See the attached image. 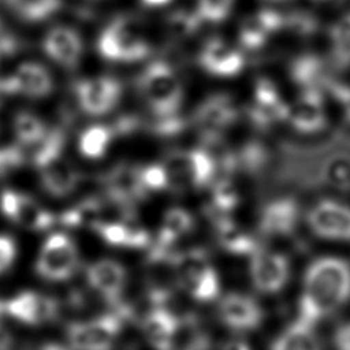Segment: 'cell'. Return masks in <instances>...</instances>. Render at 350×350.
<instances>
[{
    "label": "cell",
    "instance_id": "obj_4",
    "mask_svg": "<svg viewBox=\"0 0 350 350\" xmlns=\"http://www.w3.org/2000/svg\"><path fill=\"white\" fill-rule=\"evenodd\" d=\"M168 261L174 268L178 284L191 298L200 302H211L217 298L220 279L202 249L172 253Z\"/></svg>",
    "mask_w": 350,
    "mask_h": 350
},
{
    "label": "cell",
    "instance_id": "obj_34",
    "mask_svg": "<svg viewBox=\"0 0 350 350\" xmlns=\"http://www.w3.org/2000/svg\"><path fill=\"white\" fill-rule=\"evenodd\" d=\"M5 5L19 18L29 22H38L55 14L62 0H3Z\"/></svg>",
    "mask_w": 350,
    "mask_h": 350
},
{
    "label": "cell",
    "instance_id": "obj_22",
    "mask_svg": "<svg viewBox=\"0 0 350 350\" xmlns=\"http://www.w3.org/2000/svg\"><path fill=\"white\" fill-rule=\"evenodd\" d=\"M287 120L302 134L321 133L328 124L324 111V92L320 89H304L297 103L290 107Z\"/></svg>",
    "mask_w": 350,
    "mask_h": 350
},
{
    "label": "cell",
    "instance_id": "obj_40",
    "mask_svg": "<svg viewBox=\"0 0 350 350\" xmlns=\"http://www.w3.org/2000/svg\"><path fill=\"white\" fill-rule=\"evenodd\" d=\"M25 161V156L18 146L0 148V180L19 168Z\"/></svg>",
    "mask_w": 350,
    "mask_h": 350
},
{
    "label": "cell",
    "instance_id": "obj_1",
    "mask_svg": "<svg viewBox=\"0 0 350 350\" xmlns=\"http://www.w3.org/2000/svg\"><path fill=\"white\" fill-rule=\"evenodd\" d=\"M278 180L299 190L350 191V133L286 145Z\"/></svg>",
    "mask_w": 350,
    "mask_h": 350
},
{
    "label": "cell",
    "instance_id": "obj_8",
    "mask_svg": "<svg viewBox=\"0 0 350 350\" xmlns=\"http://www.w3.org/2000/svg\"><path fill=\"white\" fill-rule=\"evenodd\" d=\"M79 267L75 242L64 232L49 234L37 254L34 271L48 282H64L74 276Z\"/></svg>",
    "mask_w": 350,
    "mask_h": 350
},
{
    "label": "cell",
    "instance_id": "obj_5",
    "mask_svg": "<svg viewBox=\"0 0 350 350\" xmlns=\"http://www.w3.org/2000/svg\"><path fill=\"white\" fill-rule=\"evenodd\" d=\"M97 51L105 60L134 63L150 53V45L141 34L134 19L118 16L100 33Z\"/></svg>",
    "mask_w": 350,
    "mask_h": 350
},
{
    "label": "cell",
    "instance_id": "obj_49",
    "mask_svg": "<svg viewBox=\"0 0 350 350\" xmlns=\"http://www.w3.org/2000/svg\"><path fill=\"white\" fill-rule=\"evenodd\" d=\"M41 350H71L70 347H64L62 345H57V343H46L41 347Z\"/></svg>",
    "mask_w": 350,
    "mask_h": 350
},
{
    "label": "cell",
    "instance_id": "obj_7",
    "mask_svg": "<svg viewBox=\"0 0 350 350\" xmlns=\"http://www.w3.org/2000/svg\"><path fill=\"white\" fill-rule=\"evenodd\" d=\"M163 165L170 179V189L175 190L206 186L213 179L216 168L212 154L204 148L171 152Z\"/></svg>",
    "mask_w": 350,
    "mask_h": 350
},
{
    "label": "cell",
    "instance_id": "obj_21",
    "mask_svg": "<svg viewBox=\"0 0 350 350\" xmlns=\"http://www.w3.org/2000/svg\"><path fill=\"white\" fill-rule=\"evenodd\" d=\"M198 63L211 75L235 77L243 70L245 57L221 38L211 37L200 51Z\"/></svg>",
    "mask_w": 350,
    "mask_h": 350
},
{
    "label": "cell",
    "instance_id": "obj_14",
    "mask_svg": "<svg viewBox=\"0 0 350 350\" xmlns=\"http://www.w3.org/2000/svg\"><path fill=\"white\" fill-rule=\"evenodd\" d=\"M194 228L193 215L179 206H172L167 209L163 215L157 237L152 246H149V258L152 261L170 260L172 256V246L186 237Z\"/></svg>",
    "mask_w": 350,
    "mask_h": 350
},
{
    "label": "cell",
    "instance_id": "obj_25",
    "mask_svg": "<svg viewBox=\"0 0 350 350\" xmlns=\"http://www.w3.org/2000/svg\"><path fill=\"white\" fill-rule=\"evenodd\" d=\"M180 319L163 305H156L142 320V331L156 350H174Z\"/></svg>",
    "mask_w": 350,
    "mask_h": 350
},
{
    "label": "cell",
    "instance_id": "obj_47",
    "mask_svg": "<svg viewBox=\"0 0 350 350\" xmlns=\"http://www.w3.org/2000/svg\"><path fill=\"white\" fill-rule=\"evenodd\" d=\"M221 350H250V347L242 339H231L223 346Z\"/></svg>",
    "mask_w": 350,
    "mask_h": 350
},
{
    "label": "cell",
    "instance_id": "obj_50",
    "mask_svg": "<svg viewBox=\"0 0 350 350\" xmlns=\"http://www.w3.org/2000/svg\"><path fill=\"white\" fill-rule=\"evenodd\" d=\"M320 1H327V0H320Z\"/></svg>",
    "mask_w": 350,
    "mask_h": 350
},
{
    "label": "cell",
    "instance_id": "obj_41",
    "mask_svg": "<svg viewBox=\"0 0 350 350\" xmlns=\"http://www.w3.org/2000/svg\"><path fill=\"white\" fill-rule=\"evenodd\" d=\"M284 27H288L290 30L306 36L312 34L317 29V21L313 15L305 14V12H293L288 15H284Z\"/></svg>",
    "mask_w": 350,
    "mask_h": 350
},
{
    "label": "cell",
    "instance_id": "obj_36",
    "mask_svg": "<svg viewBox=\"0 0 350 350\" xmlns=\"http://www.w3.org/2000/svg\"><path fill=\"white\" fill-rule=\"evenodd\" d=\"M239 205V193L232 180L227 178L219 179L213 185L211 209L220 213H230Z\"/></svg>",
    "mask_w": 350,
    "mask_h": 350
},
{
    "label": "cell",
    "instance_id": "obj_23",
    "mask_svg": "<svg viewBox=\"0 0 350 350\" xmlns=\"http://www.w3.org/2000/svg\"><path fill=\"white\" fill-rule=\"evenodd\" d=\"M36 167L38 170L41 187L46 194L55 198L67 197L81 182V174L63 157V153L53 156Z\"/></svg>",
    "mask_w": 350,
    "mask_h": 350
},
{
    "label": "cell",
    "instance_id": "obj_24",
    "mask_svg": "<svg viewBox=\"0 0 350 350\" xmlns=\"http://www.w3.org/2000/svg\"><path fill=\"white\" fill-rule=\"evenodd\" d=\"M219 316L230 328L247 331L254 329L261 324L264 312L253 298L238 293H230L219 302Z\"/></svg>",
    "mask_w": 350,
    "mask_h": 350
},
{
    "label": "cell",
    "instance_id": "obj_12",
    "mask_svg": "<svg viewBox=\"0 0 350 350\" xmlns=\"http://www.w3.org/2000/svg\"><path fill=\"white\" fill-rule=\"evenodd\" d=\"M310 231L323 239L350 241V206L324 198L316 202L306 213Z\"/></svg>",
    "mask_w": 350,
    "mask_h": 350
},
{
    "label": "cell",
    "instance_id": "obj_33",
    "mask_svg": "<svg viewBox=\"0 0 350 350\" xmlns=\"http://www.w3.org/2000/svg\"><path fill=\"white\" fill-rule=\"evenodd\" d=\"M14 134L21 145H38L46 135L45 123L29 111H21L15 115L12 122Z\"/></svg>",
    "mask_w": 350,
    "mask_h": 350
},
{
    "label": "cell",
    "instance_id": "obj_2",
    "mask_svg": "<svg viewBox=\"0 0 350 350\" xmlns=\"http://www.w3.org/2000/svg\"><path fill=\"white\" fill-rule=\"evenodd\" d=\"M350 299V262L325 256L309 264L304 275L298 319L316 324Z\"/></svg>",
    "mask_w": 350,
    "mask_h": 350
},
{
    "label": "cell",
    "instance_id": "obj_11",
    "mask_svg": "<svg viewBox=\"0 0 350 350\" xmlns=\"http://www.w3.org/2000/svg\"><path fill=\"white\" fill-rule=\"evenodd\" d=\"M249 273L254 288L262 294L279 293L290 276V261L279 252L257 247L250 254Z\"/></svg>",
    "mask_w": 350,
    "mask_h": 350
},
{
    "label": "cell",
    "instance_id": "obj_15",
    "mask_svg": "<svg viewBox=\"0 0 350 350\" xmlns=\"http://www.w3.org/2000/svg\"><path fill=\"white\" fill-rule=\"evenodd\" d=\"M104 191L109 201L118 204L124 211L130 209L135 202L146 198L148 191L144 189L138 167L129 164H118L111 168L103 178Z\"/></svg>",
    "mask_w": 350,
    "mask_h": 350
},
{
    "label": "cell",
    "instance_id": "obj_3",
    "mask_svg": "<svg viewBox=\"0 0 350 350\" xmlns=\"http://www.w3.org/2000/svg\"><path fill=\"white\" fill-rule=\"evenodd\" d=\"M137 89L159 119L178 116L183 103V86L172 67L161 60L149 63L137 77Z\"/></svg>",
    "mask_w": 350,
    "mask_h": 350
},
{
    "label": "cell",
    "instance_id": "obj_26",
    "mask_svg": "<svg viewBox=\"0 0 350 350\" xmlns=\"http://www.w3.org/2000/svg\"><path fill=\"white\" fill-rule=\"evenodd\" d=\"M284 27V15L275 10H260L247 16L239 26L238 37L241 45L247 51L260 49L269 36Z\"/></svg>",
    "mask_w": 350,
    "mask_h": 350
},
{
    "label": "cell",
    "instance_id": "obj_38",
    "mask_svg": "<svg viewBox=\"0 0 350 350\" xmlns=\"http://www.w3.org/2000/svg\"><path fill=\"white\" fill-rule=\"evenodd\" d=\"M138 174H139V180L148 193L163 191L170 189V179L163 163L138 167Z\"/></svg>",
    "mask_w": 350,
    "mask_h": 350
},
{
    "label": "cell",
    "instance_id": "obj_32",
    "mask_svg": "<svg viewBox=\"0 0 350 350\" xmlns=\"http://www.w3.org/2000/svg\"><path fill=\"white\" fill-rule=\"evenodd\" d=\"M101 209H103V204L98 198H86L78 202L75 206L62 212L57 220L60 221V224L67 227L88 226L92 230L101 220L100 219Z\"/></svg>",
    "mask_w": 350,
    "mask_h": 350
},
{
    "label": "cell",
    "instance_id": "obj_43",
    "mask_svg": "<svg viewBox=\"0 0 350 350\" xmlns=\"http://www.w3.org/2000/svg\"><path fill=\"white\" fill-rule=\"evenodd\" d=\"M16 254L18 246L15 239L8 234H0V275L14 265Z\"/></svg>",
    "mask_w": 350,
    "mask_h": 350
},
{
    "label": "cell",
    "instance_id": "obj_19",
    "mask_svg": "<svg viewBox=\"0 0 350 350\" xmlns=\"http://www.w3.org/2000/svg\"><path fill=\"white\" fill-rule=\"evenodd\" d=\"M53 78L48 68L37 62L21 63L5 77L7 94H23L30 98H44L53 90Z\"/></svg>",
    "mask_w": 350,
    "mask_h": 350
},
{
    "label": "cell",
    "instance_id": "obj_28",
    "mask_svg": "<svg viewBox=\"0 0 350 350\" xmlns=\"http://www.w3.org/2000/svg\"><path fill=\"white\" fill-rule=\"evenodd\" d=\"M208 213L215 227L216 239L224 250L237 256H250L258 247L256 238L243 231L227 213L213 209H209Z\"/></svg>",
    "mask_w": 350,
    "mask_h": 350
},
{
    "label": "cell",
    "instance_id": "obj_37",
    "mask_svg": "<svg viewBox=\"0 0 350 350\" xmlns=\"http://www.w3.org/2000/svg\"><path fill=\"white\" fill-rule=\"evenodd\" d=\"M202 21L196 12L178 10L167 16V29L175 37H187L193 34Z\"/></svg>",
    "mask_w": 350,
    "mask_h": 350
},
{
    "label": "cell",
    "instance_id": "obj_30",
    "mask_svg": "<svg viewBox=\"0 0 350 350\" xmlns=\"http://www.w3.org/2000/svg\"><path fill=\"white\" fill-rule=\"evenodd\" d=\"M271 350H323L313 324L297 319L273 342Z\"/></svg>",
    "mask_w": 350,
    "mask_h": 350
},
{
    "label": "cell",
    "instance_id": "obj_16",
    "mask_svg": "<svg viewBox=\"0 0 350 350\" xmlns=\"http://www.w3.org/2000/svg\"><path fill=\"white\" fill-rule=\"evenodd\" d=\"M88 284L103 299L113 308L122 305V293L126 286L127 273L124 267L112 258H100L86 267L85 271Z\"/></svg>",
    "mask_w": 350,
    "mask_h": 350
},
{
    "label": "cell",
    "instance_id": "obj_10",
    "mask_svg": "<svg viewBox=\"0 0 350 350\" xmlns=\"http://www.w3.org/2000/svg\"><path fill=\"white\" fill-rule=\"evenodd\" d=\"M79 108L90 116H101L111 112L120 101L122 83L108 75L83 78L74 86Z\"/></svg>",
    "mask_w": 350,
    "mask_h": 350
},
{
    "label": "cell",
    "instance_id": "obj_27",
    "mask_svg": "<svg viewBox=\"0 0 350 350\" xmlns=\"http://www.w3.org/2000/svg\"><path fill=\"white\" fill-rule=\"evenodd\" d=\"M105 243L116 247L144 249L149 247V232L139 224L130 221L129 219L115 221H98L92 228Z\"/></svg>",
    "mask_w": 350,
    "mask_h": 350
},
{
    "label": "cell",
    "instance_id": "obj_29",
    "mask_svg": "<svg viewBox=\"0 0 350 350\" xmlns=\"http://www.w3.org/2000/svg\"><path fill=\"white\" fill-rule=\"evenodd\" d=\"M290 78L302 90L320 89L323 92L332 79L324 59L314 53H302L293 59L290 64Z\"/></svg>",
    "mask_w": 350,
    "mask_h": 350
},
{
    "label": "cell",
    "instance_id": "obj_9",
    "mask_svg": "<svg viewBox=\"0 0 350 350\" xmlns=\"http://www.w3.org/2000/svg\"><path fill=\"white\" fill-rule=\"evenodd\" d=\"M0 211L14 224L34 232L49 230L57 221V217L31 196L14 189L0 191Z\"/></svg>",
    "mask_w": 350,
    "mask_h": 350
},
{
    "label": "cell",
    "instance_id": "obj_18",
    "mask_svg": "<svg viewBox=\"0 0 350 350\" xmlns=\"http://www.w3.org/2000/svg\"><path fill=\"white\" fill-rule=\"evenodd\" d=\"M4 313L23 324L40 325L55 319L57 302L51 297L25 290L4 301Z\"/></svg>",
    "mask_w": 350,
    "mask_h": 350
},
{
    "label": "cell",
    "instance_id": "obj_31",
    "mask_svg": "<svg viewBox=\"0 0 350 350\" xmlns=\"http://www.w3.org/2000/svg\"><path fill=\"white\" fill-rule=\"evenodd\" d=\"M115 135L116 131L113 126L92 124L78 137V150L86 159H101L107 153Z\"/></svg>",
    "mask_w": 350,
    "mask_h": 350
},
{
    "label": "cell",
    "instance_id": "obj_20",
    "mask_svg": "<svg viewBox=\"0 0 350 350\" xmlns=\"http://www.w3.org/2000/svg\"><path fill=\"white\" fill-rule=\"evenodd\" d=\"M299 204L293 197L272 200L261 209L258 216V232L268 238L290 235L299 221Z\"/></svg>",
    "mask_w": 350,
    "mask_h": 350
},
{
    "label": "cell",
    "instance_id": "obj_48",
    "mask_svg": "<svg viewBox=\"0 0 350 350\" xmlns=\"http://www.w3.org/2000/svg\"><path fill=\"white\" fill-rule=\"evenodd\" d=\"M141 1L146 7H161L168 4L171 0H141Z\"/></svg>",
    "mask_w": 350,
    "mask_h": 350
},
{
    "label": "cell",
    "instance_id": "obj_46",
    "mask_svg": "<svg viewBox=\"0 0 350 350\" xmlns=\"http://www.w3.org/2000/svg\"><path fill=\"white\" fill-rule=\"evenodd\" d=\"M14 338L11 332L0 323V350H12Z\"/></svg>",
    "mask_w": 350,
    "mask_h": 350
},
{
    "label": "cell",
    "instance_id": "obj_42",
    "mask_svg": "<svg viewBox=\"0 0 350 350\" xmlns=\"http://www.w3.org/2000/svg\"><path fill=\"white\" fill-rule=\"evenodd\" d=\"M282 100L276 85L268 78H260L254 85L253 103L254 104H272Z\"/></svg>",
    "mask_w": 350,
    "mask_h": 350
},
{
    "label": "cell",
    "instance_id": "obj_35",
    "mask_svg": "<svg viewBox=\"0 0 350 350\" xmlns=\"http://www.w3.org/2000/svg\"><path fill=\"white\" fill-rule=\"evenodd\" d=\"M290 115V105L283 100L272 104H254L247 108V116L257 127H269L282 120H287Z\"/></svg>",
    "mask_w": 350,
    "mask_h": 350
},
{
    "label": "cell",
    "instance_id": "obj_44",
    "mask_svg": "<svg viewBox=\"0 0 350 350\" xmlns=\"http://www.w3.org/2000/svg\"><path fill=\"white\" fill-rule=\"evenodd\" d=\"M325 90L339 103L347 120L350 122V85H345L342 82L331 79Z\"/></svg>",
    "mask_w": 350,
    "mask_h": 350
},
{
    "label": "cell",
    "instance_id": "obj_45",
    "mask_svg": "<svg viewBox=\"0 0 350 350\" xmlns=\"http://www.w3.org/2000/svg\"><path fill=\"white\" fill-rule=\"evenodd\" d=\"M334 346L336 350H350V321L340 324L335 329Z\"/></svg>",
    "mask_w": 350,
    "mask_h": 350
},
{
    "label": "cell",
    "instance_id": "obj_6",
    "mask_svg": "<svg viewBox=\"0 0 350 350\" xmlns=\"http://www.w3.org/2000/svg\"><path fill=\"white\" fill-rule=\"evenodd\" d=\"M124 313H127V309L119 305L111 313L68 324V347L71 350H112L122 332Z\"/></svg>",
    "mask_w": 350,
    "mask_h": 350
},
{
    "label": "cell",
    "instance_id": "obj_17",
    "mask_svg": "<svg viewBox=\"0 0 350 350\" xmlns=\"http://www.w3.org/2000/svg\"><path fill=\"white\" fill-rule=\"evenodd\" d=\"M44 53L66 70H75L82 59L83 42L79 33L66 25L52 27L42 38Z\"/></svg>",
    "mask_w": 350,
    "mask_h": 350
},
{
    "label": "cell",
    "instance_id": "obj_39",
    "mask_svg": "<svg viewBox=\"0 0 350 350\" xmlns=\"http://www.w3.org/2000/svg\"><path fill=\"white\" fill-rule=\"evenodd\" d=\"M235 0H197L196 14L204 22H221L228 18Z\"/></svg>",
    "mask_w": 350,
    "mask_h": 350
},
{
    "label": "cell",
    "instance_id": "obj_13",
    "mask_svg": "<svg viewBox=\"0 0 350 350\" xmlns=\"http://www.w3.org/2000/svg\"><path fill=\"white\" fill-rule=\"evenodd\" d=\"M238 116L239 111L234 98L224 93H216L198 104L193 113V120L202 130L204 135L213 141L223 130L232 126Z\"/></svg>",
    "mask_w": 350,
    "mask_h": 350
}]
</instances>
